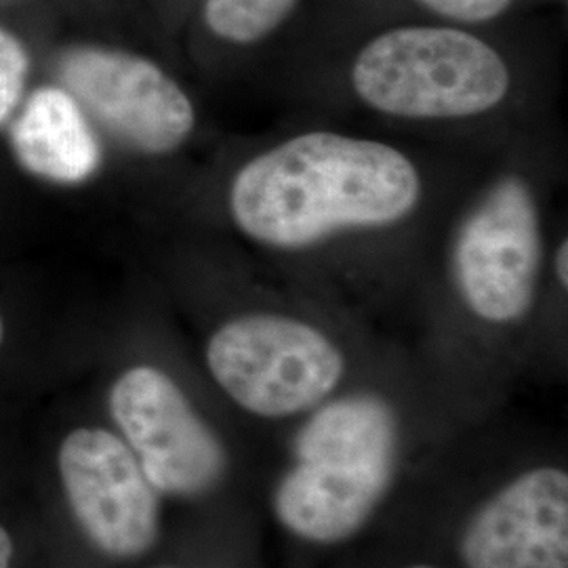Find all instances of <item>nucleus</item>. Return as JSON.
<instances>
[{"label":"nucleus","mask_w":568,"mask_h":568,"mask_svg":"<svg viewBox=\"0 0 568 568\" xmlns=\"http://www.w3.org/2000/svg\"><path fill=\"white\" fill-rule=\"evenodd\" d=\"M490 150L448 154L342 124H300L236 145L217 213L239 253L302 288L413 283Z\"/></svg>","instance_id":"obj_1"},{"label":"nucleus","mask_w":568,"mask_h":568,"mask_svg":"<svg viewBox=\"0 0 568 568\" xmlns=\"http://www.w3.org/2000/svg\"><path fill=\"white\" fill-rule=\"evenodd\" d=\"M562 164L556 124L530 129L490 150L448 209L419 283L469 342L501 347L539 323Z\"/></svg>","instance_id":"obj_2"},{"label":"nucleus","mask_w":568,"mask_h":568,"mask_svg":"<svg viewBox=\"0 0 568 568\" xmlns=\"http://www.w3.org/2000/svg\"><path fill=\"white\" fill-rule=\"evenodd\" d=\"M551 95L466 26L405 23L363 42L333 84L304 98L424 140L487 150L551 122Z\"/></svg>","instance_id":"obj_3"},{"label":"nucleus","mask_w":568,"mask_h":568,"mask_svg":"<svg viewBox=\"0 0 568 568\" xmlns=\"http://www.w3.org/2000/svg\"><path fill=\"white\" fill-rule=\"evenodd\" d=\"M297 422L270 508L293 539L335 548L375 520L396 485L403 406L387 387L352 379Z\"/></svg>","instance_id":"obj_4"},{"label":"nucleus","mask_w":568,"mask_h":568,"mask_svg":"<svg viewBox=\"0 0 568 568\" xmlns=\"http://www.w3.org/2000/svg\"><path fill=\"white\" fill-rule=\"evenodd\" d=\"M236 251V305L209 331L204 366L244 415L297 422L356 377L344 333L310 305L253 281Z\"/></svg>","instance_id":"obj_5"},{"label":"nucleus","mask_w":568,"mask_h":568,"mask_svg":"<svg viewBox=\"0 0 568 568\" xmlns=\"http://www.w3.org/2000/svg\"><path fill=\"white\" fill-rule=\"evenodd\" d=\"M108 406L126 447L161 495L201 499L230 474L220 432L164 368L133 365L114 379Z\"/></svg>","instance_id":"obj_6"},{"label":"nucleus","mask_w":568,"mask_h":568,"mask_svg":"<svg viewBox=\"0 0 568 568\" xmlns=\"http://www.w3.org/2000/svg\"><path fill=\"white\" fill-rule=\"evenodd\" d=\"M63 89L87 119L126 152H180L199 129L190 93L156 61L110 47H77L60 61Z\"/></svg>","instance_id":"obj_7"},{"label":"nucleus","mask_w":568,"mask_h":568,"mask_svg":"<svg viewBox=\"0 0 568 568\" xmlns=\"http://www.w3.org/2000/svg\"><path fill=\"white\" fill-rule=\"evenodd\" d=\"M68 506L87 539L114 560L142 558L161 535V493L119 434L79 427L60 447Z\"/></svg>","instance_id":"obj_8"},{"label":"nucleus","mask_w":568,"mask_h":568,"mask_svg":"<svg viewBox=\"0 0 568 568\" xmlns=\"http://www.w3.org/2000/svg\"><path fill=\"white\" fill-rule=\"evenodd\" d=\"M464 568H568V471L541 464L487 495L459 530Z\"/></svg>","instance_id":"obj_9"},{"label":"nucleus","mask_w":568,"mask_h":568,"mask_svg":"<svg viewBox=\"0 0 568 568\" xmlns=\"http://www.w3.org/2000/svg\"><path fill=\"white\" fill-rule=\"evenodd\" d=\"M11 135L20 163L44 180L87 182L102 166L103 150L93 122L65 89H39Z\"/></svg>","instance_id":"obj_10"},{"label":"nucleus","mask_w":568,"mask_h":568,"mask_svg":"<svg viewBox=\"0 0 568 568\" xmlns=\"http://www.w3.org/2000/svg\"><path fill=\"white\" fill-rule=\"evenodd\" d=\"M300 0H204L209 37L236 51L270 41L297 9Z\"/></svg>","instance_id":"obj_11"},{"label":"nucleus","mask_w":568,"mask_h":568,"mask_svg":"<svg viewBox=\"0 0 568 568\" xmlns=\"http://www.w3.org/2000/svg\"><path fill=\"white\" fill-rule=\"evenodd\" d=\"M427 13L453 26H480L506 16L516 0H413Z\"/></svg>","instance_id":"obj_12"},{"label":"nucleus","mask_w":568,"mask_h":568,"mask_svg":"<svg viewBox=\"0 0 568 568\" xmlns=\"http://www.w3.org/2000/svg\"><path fill=\"white\" fill-rule=\"evenodd\" d=\"M28 77V55L21 42L0 30V122L16 110Z\"/></svg>","instance_id":"obj_13"},{"label":"nucleus","mask_w":568,"mask_h":568,"mask_svg":"<svg viewBox=\"0 0 568 568\" xmlns=\"http://www.w3.org/2000/svg\"><path fill=\"white\" fill-rule=\"evenodd\" d=\"M11 558H13V541L9 532L0 527V568L11 567Z\"/></svg>","instance_id":"obj_14"},{"label":"nucleus","mask_w":568,"mask_h":568,"mask_svg":"<svg viewBox=\"0 0 568 568\" xmlns=\"http://www.w3.org/2000/svg\"><path fill=\"white\" fill-rule=\"evenodd\" d=\"M403 568H443L438 567V565H432V562H413V565H406Z\"/></svg>","instance_id":"obj_15"},{"label":"nucleus","mask_w":568,"mask_h":568,"mask_svg":"<svg viewBox=\"0 0 568 568\" xmlns=\"http://www.w3.org/2000/svg\"><path fill=\"white\" fill-rule=\"evenodd\" d=\"M2 337H4V326H2V318H0V345H2Z\"/></svg>","instance_id":"obj_16"},{"label":"nucleus","mask_w":568,"mask_h":568,"mask_svg":"<svg viewBox=\"0 0 568 568\" xmlns=\"http://www.w3.org/2000/svg\"><path fill=\"white\" fill-rule=\"evenodd\" d=\"M164 568H169V567H164Z\"/></svg>","instance_id":"obj_17"}]
</instances>
